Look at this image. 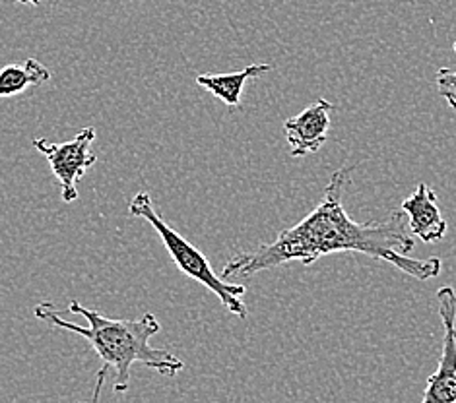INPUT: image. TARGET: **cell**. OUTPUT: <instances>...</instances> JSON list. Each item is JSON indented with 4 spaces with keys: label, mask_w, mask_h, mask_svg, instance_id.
<instances>
[{
    "label": "cell",
    "mask_w": 456,
    "mask_h": 403,
    "mask_svg": "<svg viewBox=\"0 0 456 403\" xmlns=\"http://www.w3.org/2000/svg\"><path fill=\"white\" fill-rule=\"evenodd\" d=\"M400 210L408 217L410 233L419 241L437 243L447 235V222L439 210L437 194L429 189V184L419 182L418 190L402 202Z\"/></svg>",
    "instance_id": "52a82bcc"
},
{
    "label": "cell",
    "mask_w": 456,
    "mask_h": 403,
    "mask_svg": "<svg viewBox=\"0 0 456 403\" xmlns=\"http://www.w3.org/2000/svg\"><path fill=\"white\" fill-rule=\"evenodd\" d=\"M350 184L346 169L334 171L321 204L309 215L289 229H284L274 243L260 245L248 253H239L222 270V279L251 278L258 271L288 262L311 266L317 260L336 253H360L373 260L393 264L406 276L419 281L436 279L443 262L431 256L426 260L410 258L416 241L410 233L406 214L398 210L385 222L357 223L344 210V190Z\"/></svg>",
    "instance_id": "6da1fadb"
},
{
    "label": "cell",
    "mask_w": 456,
    "mask_h": 403,
    "mask_svg": "<svg viewBox=\"0 0 456 403\" xmlns=\"http://www.w3.org/2000/svg\"><path fill=\"white\" fill-rule=\"evenodd\" d=\"M14 3H21V4H34V6H39L41 0H14Z\"/></svg>",
    "instance_id": "7c38bea8"
},
{
    "label": "cell",
    "mask_w": 456,
    "mask_h": 403,
    "mask_svg": "<svg viewBox=\"0 0 456 403\" xmlns=\"http://www.w3.org/2000/svg\"><path fill=\"white\" fill-rule=\"evenodd\" d=\"M51 70L36 59H28L24 64H8L0 69V100L24 93L29 88L49 82Z\"/></svg>",
    "instance_id": "9c48e42d"
},
{
    "label": "cell",
    "mask_w": 456,
    "mask_h": 403,
    "mask_svg": "<svg viewBox=\"0 0 456 403\" xmlns=\"http://www.w3.org/2000/svg\"><path fill=\"white\" fill-rule=\"evenodd\" d=\"M334 105L327 100H317L307 105L296 117L284 123L286 140L293 157H305L327 144L330 130V113Z\"/></svg>",
    "instance_id": "8992f818"
},
{
    "label": "cell",
    "mask_w": 456,
    "mask_h": 403,
    "mask_svg": "<svg viewBox=\"0 0 456 403\" xmlns=\"http://www.w3.org/2000/svg\"><path fill=\"white\" fill-rule=\"evenodd\" d=\"M95 140V128L86 126L72 140L62 144H53L43 138L34 140V148L49 161L53 175L61 184V198L64 204L78 200V181L86 175L92 165H95L97 156L92 154V144Z\"/></svg>",
    "instance_id": "277c9868"
},
{
    "label": "cell",
    "mask_w": 456,
    "mask_h": 403,
    "mask_svg": "<svg viewBox=\"0 0 456 403\" xmlns=\"http://www.w3.org/2000/svg\"><path fill=\"white\" fill-rule=\"evenodd\" d=\"M128 214L133 217H140L146 220L151 227L156 229L161 243H164L173 262L183 271L184 276L199 281L200 286L208 287L220 302L230 310L232 314L239 316V318H247V304L243 302V295L247 293V287L241 283H232L222 279V276L216 274L212 270L208 258L202 254V250L191 245L187 238L181 237L175 229H171L161 215L154 210L151 204V196L148 192H138L128 204Z\"/></svg>",
    "instance_id": "3957f363"
},
{
    "label": "cell",
    "mask_w": 456,
    "mask_h": 403,
    "mask_svg": "<svg viewBox=\"0 0 456 403\" xmlns=\"http://www.w3.org/2000/svg\"><path fill=\"white\" fill-rule=\"evenodd\" d=\"M273 70L270 64L265 62H256V64H248L247 69L239 70V72H230V74H200L197 78V84L200 88L208 90L214 97H218L220 101H224L227 107L237 109L241 105V93L245 84L251 78H258L266 72Z\"/></svg>",
    "instance_id": "ba28073f"
},
{
    "label": "cell",
    "mask_w": 456,
    "mask_h": 403,
    "mask_svg": "<svg viewBox=\"0 0 456 403\" xmlns=\"http://www.w3.org/2000/svg\"><path fill=\"white\" fill-rule=\"evenodd\" d=\"M107 365H103L100 370H97V378H95V391H94V403H100L102 398V390L105 384V378H107Z\"/></svg>",
    "instance_id": "8fae6325"
},
{
    "label": "cell",
    "mask_w": 456,
    "mask_h": 403,
    "mask_svg": "<svg viewBox=\"0 0 456 403\" xmlns=\"http://www.w3.org/2000/svg\"><path fill=\"white\" fill-rule=\"evenodd\" d=\"M437 302L444 328L443 353L437 370L428 378L421 403H456V291L451 286L441 287Z\"/></svg>",
    "instance_id": "5b68a950"
},
{
    "label": "cell",
    "mask_w": 456,
    "mask_h": 403,
    "mask_svg": "<svg viewBox=\"0 0 456 403\" xmlns=\"http://www.w3.org/2000/svg\"><path fill=\"white\" fill-rule=\"evenodd\" d=\"M452 49H454V54H456V41L452 43ZM436 82H437L439 95L449 103L451 109H454V111H456V70L439 69Z\"/></svg>",
    "instance_id": "30bf717a"
},
{
    "label": "cell",
    "mask_w": 456,
    "mask_h": 403,
    "mask_svg": "<svg viewBox=\"0 0 456 403\" xmlns=\"http://www.w3.org/2000/svg\"><path fill=\"white\" fill-rule=\"evenodd\" d=\"M69 312L84 316L88 326L64 320L53 302H41L34 310L36 318L57 326L61 330L82 335L94 347V351L102 357V361L115 368V391L118 394L128 390L130 367L134 363L154 368L164 376H175L184 368V363L179 357L166 350H154L150 345L151 335L161 330L159 320L151 312H146L136 320H117L107 318L97 310L86 309L78 301H70Z\"/></svg>",
    "instance_id": "7a4b0ae2"
}]
</instances>
